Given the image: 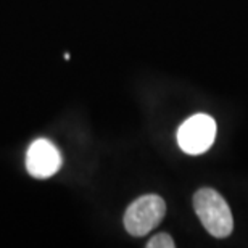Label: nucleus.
<instances>
[{
	"label": "nucleus",
	"mask_w": 248,
	"mask_h": 248,
	"mask_svg": "<svg viewBox=\"0 0 248 248\" xmlns=\"http://www.w3.org/2000/svg\"><path fill=\"white\" fill-rule=\"evenodd\" d=\"M166 213V203L160 195H143L127 206L124 213V227L134 237L147 235L160 224Z\"/></svg>",
	"instance_id": "obj_2"
},
{
	"label": "nucleus",
	"mask_w": 248,
	"mask_h": 248,
	"mask_svg": "<svg viewBox=\"0 0 248 248\" xmlns=\"http://www.w3.org/2000/svg\"><path fill=\"white\" fill-rule=\"evenodd\" d=\"M193 210L203 227L216 239H224L234 229L231 208L215 188H200L193 195Z\"/></svg>",
	"instance_id": "obj_1"
},
{
	"label": "nucleus",
	"mask_w": 248,
	"mask_h": 248,
	"mask_svg": "<svg viewBox=\"0 0 248 248\" xmlns=\"http://www.w3.org/2000/svg\"><path fill=\"white\" fill-rule=\"evenodd\" d=\"M62 155L58 148L47 139H37L28 148L26 170L32 177L47 179L62 168Z\"/></svg>",
	"instance_id": "obj_4"
},
{
	"label": "nucleus",
	"mask_w": 248,
	"mask_h": 248,
	"mask_svg": "<svg viewBox=\"0 0 248 248\" xmlns=\"http://www.w3.org/2000/svg\"><path fill=\"white\" fill-rule=\"evenodd\" d=\"M147 248H174V242H172L171 235L161 232V234H156L148 240Z\"/></svg>",
	"instance_id": "obj_5"
},
{
	"label": "nucleus",
	"mask_w": 248,
	"mask_h": 248,
	"mask_svg": "<svg viewBox=\"0 0 248 248\" xmlns=\"http://www.w3.org/2000/svg\"><path fill=\"white\" fill-rule=\"evenodd\" d=\"M216 137V123L205 113L190 116L186 123L181 124L177 131V143L182 152L188 155L205 153L213 145Z\"/></svg>",
	"instance_id": "obj_3"
}]
</instances>
